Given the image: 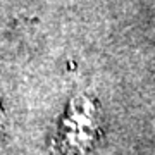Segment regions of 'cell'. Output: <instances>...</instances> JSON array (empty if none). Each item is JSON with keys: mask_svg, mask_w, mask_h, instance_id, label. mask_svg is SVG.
Listing matches in <instances>:
<instances>
[{"mask_svg": "<svg viewBox=\"0 0 155 155\" xmlns=\"http://www.w3.org/2000/svg\"><path fill=\"white\" fill-rule=\"evenodd\" d=\"M95 105L88 97H78L71 102L64 127H62V150L69 155L83 153L93 136Z\"/></svg>", "mask_w": 155, "mask_h": 155, "instance_id": "6da1fadb", "label": "cell"}]
</instances>
